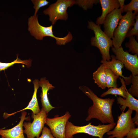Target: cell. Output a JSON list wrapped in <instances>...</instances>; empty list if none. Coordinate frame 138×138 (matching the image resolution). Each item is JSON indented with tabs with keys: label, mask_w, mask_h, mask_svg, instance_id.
Returning <instances> with one entry per match:
<instances>
[{
	"label": "cell",
	"mask_w": 138,
	"mask_h": 138,
	"mask_svg": "<svg viewBox=\"0 0 138 138\" xmlns=\"http://www.w3.org/2000/svg\"><path fill=\"white\" fill-rule=\"evenodd\" d=\"M79 88L93 102V105L88 109V115L85 119L86 121L95 118L103 124L114 122L112 113L114 99L100 98L90 88L85 86H80Z\"/></svg>",
	"instance_id": "cell-1"
},
{
	"label": "cell",
	"mask_w": 138,
	"mask_h": 138,
	"mask_svg": "<svg viewBox=\"0 0 138 138\" xmlns=\"http://www.w3.org/2000/svg\"><path fill=\"white\" fill-rule=\"evenodd\" d=\"M28 30L31 35L37 40H42L43 38L49 36L55 39L56 44L59 45H64L70 42L72 39V34L69 32L66 36L62 38L55 36L53 31V25L45 27L40 24L38 21V16L33 15L28 19Z\"/></svg>",
	"instance_id": "cell-2"
},
{
	"label": "cell",
	"mask_w": 138,
	"mask_h": 138,
	"mask_svg": "<svg viewBox=\"0 0 138 138\" xmlns=\"http://www.w3.org/2000/svg\"><path fill=\"white\" fill-rule=\"evenodd\" d=\"M116 122L108 124H99L97 126L92 125L91 123L83 126L74 125L68 120L66 123L65 130V138H73V135L78 133H85L99 138H103V135L115 126Z\"/></svg>",
	"instance_id": "cell-3"
},
{
	"label": "cell",
	"mask_w": 138,
	"mask_h": 138,
	"mask_svg": "<svg viewBox=\"0 0 138 138\" xmlns=\"http://www.w3.org/2000/svg\"><path fill=\"white\" fill-rule=\"evenodd\" d=\"M88 28L93 30L95 34L91 39V45L97 48L102 55V60L110 61L111 59L109 53L110 49L112 47L111 39L101 29L100 25L91 21H88Z\"/></svg>",
	"instance_id": "cell-4"
},
{
	"label": "cell",
	"mask_w": 138,
	"mask_h": 138,
	"mask_svg": "<svg viewBox=\"0 0 138 138\" xmlns=\"http://www.w3.org/2000/svg\"><path fill=\"white\" fill-rule=\"evenodd\" d=\"M136 16L134 13L131 12H128L122 16L113 32L112 41L114 47L118 48L121 46L128 32L133 27Z\"/></svg>",
	"instance_id": "cell-5"
},
{
	"label": "cell",
	"mask_w": 138,
	"mask_h": 138,
	"mask_svg": "<svg viewBox=\"0 0 138 138\" xmlns=\"http://www.w3.org/2000/svg\"><path fill=\"white\" fill-rule=\"evenodd\" d=\"M75 4V0H57L44 10L43 13L49 16V20L53 25L58 20H67L68 19L67 8Z\"/></svg>",
	"instance_id": "cell-6"
},
{
	"label": "cell",
	"mask_w": 138,
	"mask_h": 138,
	"mask_svg": "<svg viewBox=\"0 0 138 138\" xmlns=\"http://www.w3.org/2000/svg\"><path fill=\"white\" fill-rule=\"evenodd\" d=\"M132 111L129 108L126 112L122 111L118 118L117 124L114 129L107 133L109 136L107 138H123L136 125L132 119Z\"/></svg>",
	"instance_id": "cell-7"
},
{
	"label": "cell",
	"mask_w": 138,
	"mask_h": 138,
	"mask_svg": "<svg viewBox=\"0 0 138 138\" xmlns=\"http://www.w3.org/2000/svg\"><path fill=\"white\" fill-rule=\"evenodd\" d=\"M47 113L44 109L42 108L40 112L36 114H32V117L33 119L32 122H25L23 126L25 128L23 132L27 136V138L39 137L45 123Z\"/></svg>",
	"instance_id": "cell-8"
},
{
	"label": "cell",
	"mask_w": 138,
	"mask_h": 138,
	"mask_svg": "<svg viewBox=\"0 0 138 138\" xmlns=\"http://www.w3.org/2000/svg\"><path fill=\"white\" fill-rule=\"evenodd\" d=\"M111 50L115 55L116 58L121 61L124 66L130 71L132 75H138V55H132L127 51H124L121 46L118 48L112 47Z\"/></svg>",
	"instance_id": "cell-9"
},
{
	"label": "cell",
	"mask_w": 138,
	"mask_h": 138,
	"mask_svg": "<svg viewBox=\"0 0 138 138\" xmlns=\"http://www.w3.org/2000/svg\"><path fill=\"white\" fill-rule=\"evenodd\" d=\"M71 116L69 112H66L61 117L56 116L52 118H47L45 124L49 127L52 134L55 138H65L66 125Z\"/></svg>",
	"instance_id": "cell-10"
},
{
	"label": "cell",
	"mask_w": 138,
	"mask_h": 138,
	"mask_svg": "<svg viewBox=\"0 0 138 138\" xmlns=\"http://www.w3.org/2000/svg\"><path fill=\"white\" fill-rule=\"evenodd\" d=\"M120 8L115 9L106 16L103 23L105 33L110 38L113 39L114 31L117 28L122 15Z\"/></svg>",
	"instance_id": "cell-11"
},
{
	"label": "cell",
	"mask_w": 138,
	"mask_h": 138,
	"mask_svg": "<svg viewBox=\"0 0 138 138\" xmlns=\"http://www.w3.org/2000/svg\"><path fill=\"white\" fill-rule=\"evenodd\" d=\"M22 111L19 123L10 129H0V135L5 138H25L22 128L23 123L24 120L28 118L26 117L27 114L26 112L24 111Z\"/></svg>",
	"instance_id": "cell-12"
},
{
	"label": "cell",
	"mask_w": 138,
	"mask_h": 138,
	"mask_svg": "<svg viewBox=\"0 0 138 138\" xmlns=\"http://www.w3.org/2000/svg\"><path fill=\"white\" fill-rule=\"evenodd\" d=\"M112 60L108 61L101 60V62L106 68L110 70L115 74L122 77L126 85H128L131 83V74L129 77H125L122 75V69L124 67L123 63L117 59L115 55L110 56Z\"/></svg>",
	"instance_id": "cell-13"
},
{
	"label": "cell",
	"mask_w": 138,
	"mask_h": 138,
	"mask_svg": "<svg viewBox=\"0 0 138 138\" xmlns=\"http://www.w3.org/2000/svg\"><path fill=\"white\" fill-rule=\"evenodd\" d=\"M39 86L41 88L42 91L40 96L42 107L48 114L50 111L55 108L52 106L50 103L48 96V92L49 90L53 89L55 87L44 77L40 79L39 81Z\"/></svg>",
	"instance_id": "cell-14"
},
{
	"label": "cell",
	"mask_w": 138,
	"mask_h": 138,
	"mask_svg": "<svg viewBox=\"0 0 138 138\" xmlns=\"http://www.w3.org/2000/svg\"><path fill=\"white\" fill-rule=\"evenodd\" d=\"M102 10L100 16L98 17L96 22L97 25L103 24L107 15L115 9L119 8L120 6L117 0H99Z\"/></svg>",
	"instance_id": "cell-15"
},
{
	"label": "cell",
	"mask_w": 138,
	"mask_h": 138,
	"mask_svg": "<svg viewBox=\"0 0 138 138\" xmlns=\"http://www.w3.org/2000/svg\"><path fill=\"white\" fill-rule=\"evenodd\" d=\"M39 80L37 79H35L33 81L34 85V92L31 100L29 102L28 106L25 108L20 111L14 113L8 114L4 113L3 117L6 119L11 115H14L16 113L26 109H30L31 110L33 114H36L39 113L41 111L39 106L37 98V90L39 87Z\"/></svg>",
	"instance_id": "cell-16"
},
{
	"label": "cell",
	"mask_w": 138,
	"mask_h": 138,
	"mask_svg": "<svg viewBox=\"0 0 138 138\" xmlns=\"http://www.w3.org/2000/svg\"><path fill=\"white\" fill-rule=\"evenodd\" d=\"M117 103L121 106L120 109L124 111L126 107L132 111L138 113V100L135 98L128 92L126 98L124 99L120 96L117 98Z\"/></svg>",
	"instance_id": "cell-17"
},
{
	"label": "cell",
	"mask_w": 138,
	"mask_h": 138,
	"mask_svg": "<svg viewBox=\"0 0 138 138\" xmlns=\"http://www.w3.org/2000/svg\"><path fill=\"white\" fill-rule=\"evenodd\" d=\"M106 68L102 64L93 73V79L99 87L105 89L106 87Z\"/></svg>",
	"instance_id": "cell-18"
},
{
	"label": "cell",
	"mask_w": 138,
	"mask_h": 138,
	"mask_svg": "<svg viewBox=\"0 0 138 138\" xmlns=\"http://www.w3.org/2000/svg\"><path fill=\"white\" fill-rule=\"evenodd\" d=\"M119 78L122 84L121 86L119 87L109 88L107 91L101 95V97H103L108 95L111 94L118 95L120 96H121L124 99L126 98L127 95L128 90L126 88V85L123 78L121 77H119Z\"/></svg>",
	"instance_id": "cell-19"
},
{
	"label": "cell",
	"mask_w": 138,
	"mask_h": 138,
	"mask_svg": "<svg viewBox=\"0 0 138 138\" xmlns=\"http://www.w3.org/2000/svg\"><path fill=\"white\" fill-rule=\"evenodd\" d=\"M106 87L108 88L117 87V79L119 76L116 75L109 69L106 68Z\"/></svg>",
	"instance_id": "cell-20"
},
{
	"label": "cell",
	"mask_w": 138,
	"mask_h": 138,
	"mask_svg": "<svg viewBox=\"0 0 138 138\" xmlns=\"http://www.w3.org/2000/svg\"><path fill=\"white\" fill-rule=\"evenodd\" d=\"M32 60L31 59L22 60L18 58L17 55V58L12 62L9 63H3L0 62V71H4L15 64H22L25 65L28 67L31 66Z\"/></svg>",
	"instance_id": "cell-21"
},
{
	"label": "cell",
	"mask_w": 138,
	"mask_h": 138,
	"mask_svg": "<svg viewBox=\"0 0 138 138\" xmlns=\"http://www.w3.org/2000/svg\"><path fill=\"white\" fill-rule=\"evenodd\" d=\"M131 83L132 85L128 90V92L133 97H138V75L131 74Z\"/></svg>",
	"instance_id": "cell-22"
},
{
	"label": "cell",
	"mask_w": 138,
	"mask_h": 138,
	"mask_svg": "<svg viewBox=\"0 0 138 138\" xmlns=\"http://www.w3.org/2000/svg\"><path fill=\"white\" fill-rule=\"evenodd\" d=\"M99 3L98 0H75V4L77 5L85 10L92 8L94 4L96 5Z\"/></svg>",
	"instance_id": "cell-23"
},
{
	"label": "cell",
	"mask_w": 138,
	"mask_h": 138,
	"mask_svg": "<svg viewBox=\"0 0 138 138\" xmlns=\"http://www.w3.org/2000/svg\"><path fill=\"white\" fill-rule=\"evenodd\" d=\"M129 38V42L125 43L126 47L129 48V51L133 54L138 55V43L135 40L134 37L132 36Z\"/></svg>",
	"instance_id": "cell-24"
},
{
	"label": "cell",
	"mask_w": 138,
	"mask_h": 138,
	"mask_svg": "<svg viewBox=\"0 0 138 138\" xmlns=\"http://www.w3.org/2000/svg\"><path fill=\"white\" fill-rule=\"evenodd\" d=\"M134 10V13L136 15L138 12V0H132L128 4L124 5L122 9V13L132 12Z\"/></svg>",
	"instance_id": "cell-25"
},
{
	"label": "cell",
	"mask_w": 138,
	"mask_h": 138,
	"mask_svg": "<svg viewBox=\"0 0 138 138\" xmlns=\"http://www.w3.org/2000/svg\"><path fill=\"white\" fill-rule=\"evenodd\" d=\"M31 1L34 5L33 8L35 9L34 16L37 15V13L40 8L48 5L49 3L46 0H32Z\"/></svg>",
	"instance_id": "cell-26"
},
{
	"label": "cell",
	"mask_w": 138,
	"mask_h": 138,
	"mask_svg": "<svg viewBox=\"0 0 138 138\" xmlns=\"http://www.w3.org/2000/svg\"><path fill=\"white\" fill-rule=\"evenodd\" d=\"M133 28H131L128 32L126 37L128 38L130 37L136 36H138V14L136 16L135 22Z\"/></svg>",
	"instance_id": "cell-27"
},
{
	"label": "cell",
	"mask_w": 138,
	"mask_h": 138,
	"mask_svg": "<svg viewBox=\"0 0 138 138\" xmlns=\"http://www.w3.org/2000/svg\"><path fill=\"white\" fill-rule=\"evenodd\" d=\"M38 138H55L52 134L50 129L46 127L43 128L41 136Z\"/></svg>",
	"instance_id": "cell-28"
},
{
	"label": "cell",
	"mask_w": 138,
	"mask_h": 138,
	"mask_svg": "<svg viewBox=\"0 0 138 138\" xmlns=\"http://www.w3.org/2000/svg\"><path fill=\"white\" fill-rule=\"evenodd\" d=\"M125 138H138V127L132 129L126 135Z\"/></svg>",
	"instance_id": "cell-29"
},
{
	"label": "cell",
	"mask_w": 138,
	"mask_h": 138,
	"mask_svg": "<svg viewBox=\"0 0 138 138\" xmlns=\"http://www.w3.org/2000/svg\"><path fill=\"white\" fill-rule=\"evenodd\" d=\"M133 122L136 125L138 126V113L135 112L134 117L132 118Z\"/></svg>",
	"instance_id": "cell-30"
},
{
	"label": "cell",
	"mask_w": 138,
	"mask_h": 138,
	"mask_svg": "<svg viewBox=\"0 0 138 138\" xmlns=\"http://www.w3.org/2000/svg\"><path fill=\"white\" fill-rule=\"evenodd\" d=\"M118 1L119 3L120 6V8L122 11V9L123 5H124V0H118Z\"/></svg>",
	"instance_id": "cell-31"
},
{
	"label": "cell",
	"mask_w": 138,
	"mask_h": 138,
	"mask_svg": "<svg viewBox=\"0 0 138 138\" xmlns=\"http://www.w3.org/2000/svg\"><path fill=\"white\" fill-rule=\"evenodd\" d=\"M1 138H5L3 136H2Z\"/></svg>",
	"instance_id": "cell-32"
}]
</instances>
